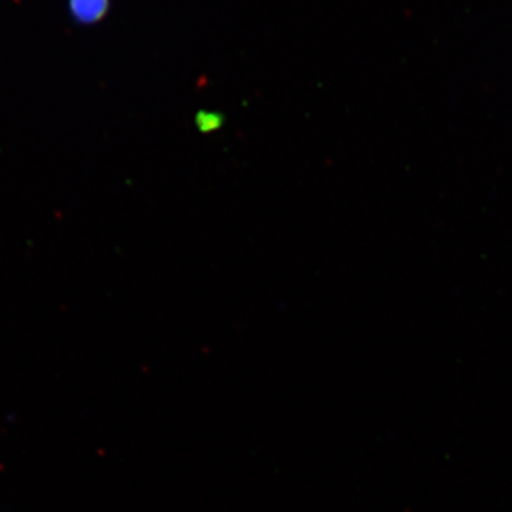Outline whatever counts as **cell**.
I'll return each mask as SVG.
<instances>
[{
    "label": "cell",
    "instance_id": "obj_1",
    "mask_svg": "<svg viewBox=\"0 0 512 512\" xmlns=\"http://www.w3.org/2000/svg\"><path fill=\"white\" fill-rule=\"evenodd\" d=\"M70 15L79 23L99 22L109 10V0H69Z\"/></svg>",
    "mask_w": 512,
    "mask_h": 512
}]
</instances>
